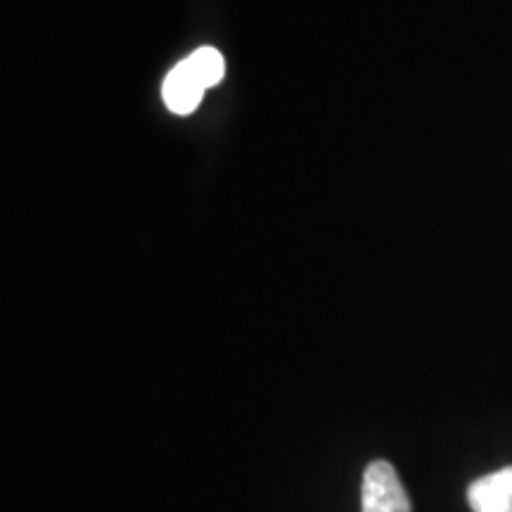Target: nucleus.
<instances>
[{
    "label": "nucleus",
    "instance_id": "f257e3e1",
    "mask_svg": "<svg viewBox=\"0 0 512 512\" xmlns=\"http://www.w3.org/2000/svg\"><path fill=\"white\" fill-rule=\"evenodd\" d=\"M361 512H411V498L403 489L399 472L387 460H375L363 472Z\"/></svg>",
    "mask_w": 512,
    "mask_h": 512
},
{
    "label": "nucleus",
    "instance_id": "f03ea898",
    "mask_svg": "<svg viewBox=\"0 0 512 512\" xmlns=\"http://www.w3.org/2000/svg\"><path fill=\"white\" fill-rule=\"evenodd\" d=\"M467 501L475 512H512V467L472 482Z\"/></svg>",
    "mask_w": 512,
    "mask_h": 512
},
{
    "label": "nucleus",
    "instance_id": "7ed1b4c3",
    "mask_svg": "<svg viewBox=\"0 0 512 512\" xmlns=\"http://www.w3.org/2000/svg\"><path fill=\"white\" fill-rule=\"evenodd\" d=\"M162 95L166 107H169L174 114H190L200 107L204 86L195 79V74L190 72L188 64L178 62L174 69H171L169 76L164 79Z\"/></svg>",
    "mask_w": 512,
    "mask_h": 512
},
{
    "label": "nucleus",
    "instance_id": "20e7f679",
    "mask_svg": "<svg viewBox=\"0 0 512 512\" xmlns=\"http://www.w3.org/2000/svg\"><path fill=\"white\" fill-rule=\"evenodd\" d=\"M185 64H188L190 72L195 74V79L202 83L204 91H207V88H214L216 83H221L223 76H226V60H223L219 50L211 46L197 48L190 57H185Z\"/></svg>",
    "mask_w": 512,
    "mask_h": 512
}]
</instances>
